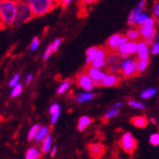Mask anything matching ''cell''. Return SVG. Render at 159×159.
Segmentation results:
<instances>
[{"mask_svg": "<svg viewBox=\"0 0 159 159\" xmlns=\"http://www.w3.org/2000/svg\"><path fill=\"white\" fill-rule=\"evenodd\" d=\"M18 2L3 0L0 2V18L2 26H13L17 21Z\"/></svg>", "mask_w": 159, "mask_h": 159, "instance_id": "6da1fadb", "label": "cell"}, {"mask_svg": "<svg viewBox=\"0 0 159 159\" xmlns=\"http://www.w3.org/2000/svg\"><path fill=\"white\" fill-rule=\"evenodd\" d=\"M28 2L32 8L35 17H42L47 13L52 11L57 5L52 0H30Z\"/></svg>", "mask_w": 159, "mask_h": 159, "instance_id": "7a4b0ae2", "label": "cell"}, {"mask_svg": "<svg viewBox=\"0 0 159 159\" xmlns=\"http://www.w3.org/2000/svg\"><path fill=\"white\" fill-rule=\"evenodd\" d=\"M35 18L32 8H31L29 2H18V17L15 26H20L30 20Z\"/></svg>", "mask_w": 159, "mask_h": 159, "instance_id": "3957f363", "label": "cell"}, {"mask_svg": "<svg viewBox=\"0 0 159 159\" xmlns=\"http://www.w3.org/2000/svg\"><path fill=\"white\" fill-rule=\"evenodd\" d=\"M128 42H129V39L126 35L123 36L119 33L114 34L113 36H111L108 39V41L106 43V50L109 53L117 54V51L119 49V47Z\"/></svg>", "mask_w": 159, "mask_h": 159, "instance_id": "277c9868", "label": "cell"}, {"mask_svg": "<svg viewBox=\"0 0 159 159\" xmlns=\"http://www.w3.org/2000/svg\"><path fill=\"white\" fill-rule=\"evenodd\" d=\"M119 147H120L125 152L132 153L135 149L137 148V140L133 137V135L129 132L124 133L120 140L118 142Z\"/></svg>", "mask_w": 159, "mask_h": 159, "instance_id": "5b68a950", "label": "cell"}, {"mask_svg": "<svg viewBox=\"0 0 159 159\" xmlns=\"http://www.w3.org/2000/svg\"><path fill=\"white\" fill-rule=\"evenodd\" d=\"M139 31L141 33L142 39H144V42L149 46V45H153V40L156 37L157 31L155 27L152 26H146L144 25H142L139 26Z\"/></svg>", "mask_w": 159, "mask_h": 159, "instance_id": "8992f818", "label": "cell"}, {"mask_svg": "<svg viewBox=\"0 0 159 159\" xmlns=\"http://www.w3.org/2000/svg\"><path fill=\"white\" fill-rule=\"evenodd\" d=\"M76 83L80 87H82V89H84L86 92H91V90L95 86L92 79L85 72H82V73L78 74V76L76 78Z\"/></svg>", "mask_w": 159, "mask_h": 159, "instance_id": "52a82bcc", "label": "cell"}, {"mask_svg": "<svg viewBox=\"0 0 159 159\" xmlns=\"http://www.w3.org/2000/svg\"><path fill=\"white\" fill-rule=\"evenodd\" d=\"M146 3L147 2L145 0H142V1H140L139 4L130 12V14L128 16V19H127V23H128L130 26L136 25V19L140 14H142V11H144L145 7H146Z\"/></svg>", "mask_w": 159, "mask_h": 159, "instance_id": "ba28073f", "label": "cell"}, {"mask_svg": "<svg viewBox=\"0 0 159 159\" xmlns=\"http://www.w3.org/2000/svg\"><path fill=\"white\" fill-rule=\"evenodd\" d=\"M85 73L92 79L93 82H102V80L107 76L106 72H104V71L92 66H87L85 68Z\"/></svg>", "mask_w": 159, "mask_h": 159, "instance_id": "9c48e42d", "label": "cell"}, {"mask_svg": "<svg viewBox=\"0 0 159 159\" xmlns=\"http://www.w3.org/2000/svg\"><path fill=\"white\" fill-rule=\"evenodd\" d=\"M137 48H138V43L129 41L128 43L123 44L119 47V49L117 51V54H123V55H131L134 54L135 52H137Z\"/></svg>", "mask_w": 159, "mask_h": 159, "instance_id": "30bf717a", "label": "cell"}, {"mask_svg": "<svg viewBox=\"0 0 159 159\" xmlns=\"http://www.w3.org/2000/svg\"><path fill=\"white\" fill-rule=\"evenodd\" d=\"M89 154L94 159H100L103 155H104V153L106 152V148L101 144H89Z\"/></svg>", "mask_w": 159, "mask_h": 159, "instance_id": "8fae6325", "label": "cell"}, {"mask_svg": "<svg viewBox=\"0 0 159 159\" xmlns=\"http://www.w3.org/2000/svg\"><path fill=\"white\" fill-rule=\"evenodd\" d=\"M121 79L120 77L116 76V74H107V76L102 80L101 84L104 87H112V86H117L120 84Z\"/></svg>", "mask_w": 159, "mask_h": 159, "instance_id": "7c38bea8", "label": "cell"}, {"mask_svg": "<svg viewBox=\"0 0 159 159\" xmlns=\"http://www.w3.org/2000/svg\"><path fill=\"white\" fill-rule=\"evenodd\" d=\"M137 53H138V59L148 60V46L143 40L138 43Z\"/></svg>", "mask_w": 159, "mask_h": 159, "instance_id": "4fadbf2b", "label": "cell"}, {"mask_svg": "<svg viewBox=\"0 0 159 159\" xmlns=\"http://www.w3.org/2000/svg\"><path fill=\"white\" fill-rule=\"evenodd\" d=\"M130 122L138 128H145L148 124V119L145 116H137L131 118Z\"/></svg>", "mask_w": 159, "mask_h": 159, "instance_id": "5bb4252c", "label": "cell"}, {"mask_svg": "<svg viewBox=\"0 0 159 159\" xmlns=\"http://www.w3.org/2000/svg\"><path fill=\"white\" fill-rule=\"evenodd\" d=\"M99 51L98 47H91L86 51V64L91 65L92 62L96 58V54Z\"/></svg>", "mask_w": 159, "mask_h": 159, "instance_id": "9a60e30c", "label": "cell"}, {"mask_svg": "<svg viewBox=\"0 0 159 159\" xmlns=\"http://www.w3.org/2000/svg\"><path fill=\"white\" fill-rule=\"evenodd\" d=\"M136 73H138V72H137L136 66H135V60L130 65H128L126 68L121 70V75L123 78H131V77L135 76Z\"/></svg>", "mask_w": 159, "mask_h": 159, "instance_id": "2e32d148", "label": "cell"}, {"mask_svg": "<svg viewBox=\"0 0 159 159\" xmlns=\"http://www.w3.org/2000/svg\"><path fill=\"white\" fill-rule=\"evenodd\" d=\"M95 97V94L93 92H82V93H79L77 95V102L82 104V103L87 102V101H91L93 100Z\"/></svg>", "mask_w": 159, "mask_h": 159, "instance_id": "e0dca14e", "label": "cell"}, {"mask_svg": "<svg viewBox=\"0 0 159 159\" xmlns=\"http://www.w3.org/2000/svg\"><path fill=\"white\" fill-rule=\"evenodd\" d=\"M92 122V118H90L87 116H83L80 117L79 122H78V129L80 131H84L87 126Z\"/></svg>", "mask_w": 159, "mask_h": 159, "instance_id": "ac0fdd59", "label": "cell"}, {"mask_svg": "<svg viewBox=\"0 0 159 159\" xmlns=\"http://www.w3.org/2000/svg\"><path fill=\"white\" fill-rule=\"evenodd\" d=\"M41 152L36 148H29L25 152V159H40Z\"/></svg>", "mask_w": 159, "mask_h": 159, "instance_id": "d6986e66", "label": "cell"}, {"mask_svg": "<svg viewBox=\"0 0 159 159\" xmlns=\"http://www.w3.org/2000/svg\"><path fill=\"white\" fill-rule=\"evenodd\" d=\"M126 36L128 37V39L130 40V41H132V42L139 41V40L142 38L139 29H129L126 32Z\"/></svg>", "mask_w": 159, "mask_h": 159, "instance_id": "ffe728a7", "label": "cell"}, {"mask_svg": "<svg viewBox=\"0 0 159 159\" xmlns=\"http://www.w3.org/2000/svg\"><path fill=\"white\" fill-rule=\"evenodd\" d=\"M52 138L51 135H48V136L43 140V145H42V152L44 153H48L52 150Z\"/></svg>", "mask_w": 159, "mask_h": 159, "instance_id": "44dd1931", "label": "cell"}, {"mask_svg": "<svg viewBox=\"0 0 159 159\" xmlns=\"http://www.w3.org/2000/svg\"><path fill=\"white\" fill-rule=\"evenodd\" d=\"M149 60H140V59H135V66H136L137 72L142 73L148 68Z\"/></svg>", "mask_w": 159, "mask_h": 159, "instance_id": "7402d4cb", "label": "cell"}, {"mask_svg": "<svg viewBox=\"0 0 159 159\" xmlns=\"http://www.w3.org/2000/svg\"><path fill=\"white\" fill-rule=\"evenodd\" d=\"M41 129V125H40L39 123L37 124H34L32 127L30 128L29 132H28V135H27V140L28 141H32L35 139V137L37 136V134L39 132V130Z\"/></svg>", "mask_w": 159, "mask_h": 159, "instance_id": "603a6c76", "label": "cell"}, {"mask_svg": "<svg viewBox=\"0 0 159 159\" xmlns=\"http://www.w3.org/2000/svg\"><path fill=\"white\" fill-rule=\"evenodd\" d=\"M48 135H49V128L46 126L44 127H41V129L39 130L38 134H37V136L35 137L34 141L35 142H40V141H43Z\"/></svg>", "mask_w": 159, "mask_h": 159, "instance_id": "cb8c5ba5", "label": "cell"}, {"mask_svg": "<svg viewBox=\"0 0 159 159\" xmlns=\"http://www.w3.org/2000/svg\"><path fill=\"white\" fill-rule=\"evenodd\" d=\"M107 61V65L108 66H112V65H116L119 64V60H118V55L114 54V53H108V57L106 58Z\"/></svg>", "mask_w": 159, "mask_h": 159, "instance_id": "d4e9b609", "label": "cell"}, {"mask_svg": "<svg viewBox=\"0 0 159 159\" xmlns=\"http://www.w3.org/2000/svg\"><path fill=\"white\" fill-rule=\"evenodd\" d=\"M157 90L155 89H152V87H150V89H148L146 90H144L142 93H141V97L144 98V99H148V98H152V96L156 94Z\"/></svg>", "mask_w": 159, "mask_h": 159, "instance_id": "484cf974", "label": "cell"}, {"mask_svg": "<svg viewBox=\"0 0 159 159\" xmlns=\"http://www.w3.org/2000/svg\"><path fill=\"white\" fill-rule=\"evenodd\" d=\"M107 65V61L106 59H95L93 62H92V64L90 66L92 67H95V68H97V69H101L103 67H105Z\"/></svg>", "mask_w": 159, "mask_h": 159, "instance_id": "4316f807", "label": "cell"}, {"mask_svg": "<svg viewBox=\"0 0 159 159\" xmlns=\"http://www.w3.org/2000/svg\"><path fill=\"white\" fill-rule=\"evenodd\" d=\"M71 84V81L70 80H67V81H65L64 83H62L59 87L57 89V93L58 94H62V93H64L68 89H69V86Z\"/></svg>", "mask_w": 159, "mask_h": 159, "instance_id": "83f0119b", "label": "cell"}, {"mask_svg": "<svg viewBox=\"0 0 159 159\" xmlns=\"http://www.w3.org/2000/svg\"><path fill=\"white\" fill-rule=\"evenodd\" d=\"M21 91H22V84L20 83L19 84H17L12 89V91H11V97H13V98L18 97L19 95L21 93Z\"/></svg>", "mask_w": 159, "mask_h": 159, "instance_id": "f1b7e54d", "label": "cell"}, {"mask_svg": "<svg viewBox=\"0 0 159 159\" xmlns=\"http://www.w3.org/2000/svg\"><path fill=\"white\" fill-rule=\"evenodd\" d=\"M149 19V17L147 15V14H145V13H142V14H140L138 17H137V19H136V25H144V23L148 20Z\"/></svg>", "mask_w": 159, "mask_h": 159, "instance_id": "f546056e", "label": "cell"}, {"mask_svg": "<svg viewBox=\"0 0 159 159\" xmlns=\"http://www.w3.org/2000/svg\"><path fill=\"white\" fill-rule=\"evenodd\" d=\"M128 105L131 106L134 109H141V110H144L146 108L145 104H143L141 102L138 101H135V100H129L128 101Z\"/></svg>", "mask_w": 159, "mask_h": 159, "instance_id": "4dcf8cb0", "label": "cell"}, {"mask_svg": "<svg viewBox=\"0 0 159 159\" xmlns=\"http://www.w3.org/2000/svg\"><path fill=\"white\" fill-rule=\"evenodd\" d=\"M119 114V110H116V109H111L109 110L108 112L106 113V115L104 116V118L105 119H111L115 116H116L117 115Z\"/></svg>", "mask_w": 159, "mask_h": 159, "instance_id": "1f68e13d", "label": "cell"}, {"mask_svg": "<svg viewBox=\"0 0 159 159\" xmlns=\"http://www.w3.org/2000/svg\"><path fill=\"white\" fill-rule=\"evenodd\" d=\"M149 143L152 146H159V132L153 133L149 137Z\"/></svg>", "mask_w": 159, "mask_h": 159, "instance_id": "d6a6232c", "label": "cell"}, {"mask_svg": "<svg viewBox=\"0 0 159 159\" xmlns=\"http://www.w3.org/2000/svg\"><path fill=\"white\" fill-rule=\"evenodd\" d=\"M20 74H16L12 79H11V81L9 82V86H11V87H14L17 85V84H20Z\"/></svg>", "mask_w": 159, "mask_h": 159, "instance_id": "836d02e7", "label": "cell"}, {"mask_svg": "<svg viewBox=\"0 0 159 159\" xmlns=\"http://www.w3.org/2000/svg\"><path fill=\"white\" fill-rule=\"evenodd\" d=\"M50 114L52 116L53 115H57V114H60V106L58 104H52L51 107H50Z\"/></svg>", "mask_w": 159, "mask_h": 159, "instance_id": "e575fe53", "label": "cell"}, {"mask_svg": "<svg viewBox=\"0 0 159 159\" xmlns=\"http://www.w3.org/2000/svg\"><path fill=\"white\" fill-rule=\"evenodd\" d=\"M120 71V64H116V65H112V66H108V72L111 74H116Z\"/></svg>", "mask_w": 159, "mask_h": 159, "instance_id": "d590c367", "label": "cell"}, {"mask_svg": "<svg viewBox=\"0 0 159 159\" xmlns=\"http://www.w3.org/2000/svg\"><path fill=\"white\" fill-rule=\"evenodd\" d=\"M52 52H53L52 45H50L49 47L47 48V50H46V52H45V53H44V59H45V60H48V59H49Z\"/></svg>", "mask_w": 159, "mask_h": 159, "instance_id": "8d00e7d4", "label": "cell"}, {"mask_svg": "<svg viewBox=\"0 0 159 159\" xmlns=\"http://www.w3.org/2000/svg\"><path fill=\"white\" fill-rule=\"evenodd\" d=\"M39 45H40V40H39V38L38 37L33 38L32 43H31V45H30V51H35L37 48L39 47Z\"/></svg>", "mask_w": 159, "mask_h": 159, "instance_id": "74e56055", "label": "cell"}, {"mask_svg": "<svg viewBox=\"0 0 159 159\" xmlns=\"http://www.w3.org/2000/svg\"><path fill=\"white\" fill-rule=\"evenodd\" d=\"M134 62V59L133 58H127L126 60H123V62H121L120 63V71L121 70H123L124 68H126L128 65H130L131 63H133Z\"/></svg>", "mask_w": 159, "mask_h": 159, "instance_id": "f35d334b", "label": "cell"}, {"mask_svg": "<svg viewBox=\"0 0 159 159\" xmlns=\"http://www.w3.org/2000/svg\"><path fill=\"white\" fill-rule=\"evenodd\" d=\"M153 15L156 19V22L159 23V2L156 3L153 7Z\"/></svg>", "mask_w": 159, "mask_h": 159, "instance_id": "ab89813d", "label": "cell"}, {"mask_svg": "<svg viewBox=\"0 0 159 159\" xmlns=\"http://www.w3.org/2000/svg\"><path fill=\"white\" fill-rule=\"evenodd\" d=\"M61 41L62 40L60 39V38H57L55 41L52 44V49H53V52H57V50H58V48H59V46H60V44H61Z\"/></svg>", "mask_w": 159, "mask_h": 159, "instance_id": "60d3db41", "label": "cell"}, {"mask_svg": "<svg viewBox=\"0 0 159 159\" xmlns=\"http://www.w3.org/2000/svg\"><path fill=\"white\" fill-rule=\"evenodd\" d=\"M152 54H159V42H155L152 48Z\"/></svg>", "mask_w": 159, "mask_h": 159, "instance_id": "b9f144b4", "label": "cell"}, {"mask_svg": "<svg viewBox=\"0 0 159 159\" xmlns=\"http://www.w3.org/2000/svg\"><path fill=\"white\" fill-rule=\"evenodd\" d=\"M33 78H34V76L32 75V74H29V75H27L26 77H25V84H30L31 82H32V80H33Z\"/></svg>", "mask_w": 159, "mask_h": 159, "instance_id": "7bdbcfd3", "label": "cell"}, {"mask_svg": "<svg viewBox=\"0 0 159 159\" xmlns=\"http://www.w3.org/2000/svg\"><path fill=\"white\" fill-rule=\"evenodd\" d=\"M57 148L55 147V146H53V147H52V150L50 152L51 156H52V157H54V156H55V153H57Z\"/></svg>", "mask_w": 159, "mask_h": 159, "instance_id": "ee69618b", "label": "cell"}, {"mask_svg": "<svg viewBox=\"0 0 159 159\" xmlns=\"http://www.w3.org/2000/svg\"><path fill=\"white\" fill-rule=\"evenodd\" d=\"M122 106V102H116V104L113 106V109H116V110H119V108H120Z\"/></svg>", "mask_w": 159, "mask_h": 159, "instance_id": "f6af8a7d", "label": "cell"}, {"mask_svg": "<svg viewBox=\"0 0 159 159\" xmlns=\"http://www.w3.org/2000/svg\"><path fill=\"white\" fill-rule=\"evenodd\" d=\"M69 3H71L70 0H66V1H62V6H63V7H66V6H68Z\"/></svg>", "mask_w": 159, "mask_h": 159, "instance_id": "bcb514c9", "label": "cell"}, {"mask_svg": "<svg viewBox=\"0 0 159 159\" xmlns=\"http://www.w3.org/2000/svg\"><path fill=\"white\" fill-rule=\"evenodd\" d=\"M150 121H152L153 124H157V121H156V119L153 118V117H150Z\"/></svg>", "mask_w": 159, "mask_h": 159, "instance_id": "7dc6e473", "label": "cell"}, {"mask_svg": "<svg viewBox=\"0 0 159 159\" xmlns=\"http://www.w3.org/2000/svg\"><path fill=\"white\" fill-rule=\"evenodd\" d=\"M158 40H159V34H158Z\"/></svg>", "mask_w": 159, "mask_h": 159, "instance_id": "c3c4849f", "label": "cell"}]
</instances>
